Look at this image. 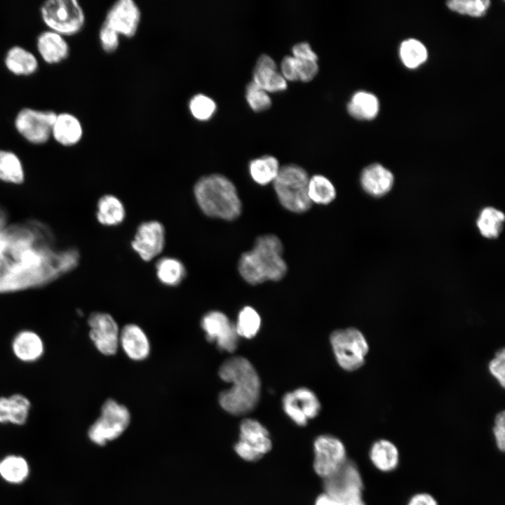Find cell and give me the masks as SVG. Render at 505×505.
Here are the masks:
<instances>
[{
  "mask_svg": "<svg viewBox=\"0 0 505 505\" xmlns=\"http://www.w3.org/2000/svg\"><path fill=\"white\" fill-rule=\"evenodd\" d=\"M76 249L62 248L50 228L36 220L0 231V295L44 287L73 270Z\"/></svg>",
  "mask_w": 505,
  "mask_h": 505,
  "instance_id": "cell-1",
  "label": "cell"
},
{
  "mask_svg": "<svg viewBox=\"0 0 505 505\" xmlns=\"http://www.w3.org/2000/svg\"><path fill=\"white\" fill-rule=\"evenodd\" d=\"M220 378L231 384L219 396L221 407L227 412L241 415L252 411L260 393V380L252 365L241 356L226 360L219 370Z\"/></svg>",
  "mask_w": 505,
  "mask_h": 505,
  "instance_id": "cell-2",
  "label": "cell"
},
{
  "mask_svg": "<svg viewBox=\"0 0 505 505\" xmlns=\"http://www.w3.org/2000/svg\"><path fill=\"white\" fill-rule=\"evenodd\" d=\"M283 245L275 235L260 236L253 248L244 252L238 262L243 278L252 285L267 281H279L286 274L287 265L283 257Z\"/></svg>",
  "mask_w": 505,
  "mask_h": 505,
  "instance_id": "cell-3",
  "label": "cell"
},
{
  "mask_svg": "<svg viewBox=\"0 0 505 505\" xmlns=\"http://www.w3.org/2000/svg\"><path fill=\"white\" fill-rule=\"evenodd\" d=\"M194 195L201 210L210 217L232 220L241 213V202L234 184L222 175L200 179L194 187Z\"/></svg>",
  "mask_w": 505,
  "mask_h": 505,
  "instance_id": "cell-4",
  "label": "cell"
},
{
  "mask_svg": "<svg viewBox=\"0 0 505 505\" xmlns=\"http://www.w3.org/2000/svg\"><path fill=\"white\" fill-rule=\"evenodd\" d=\"M309 180L307 173L299 166L289 164L280 168L273 182L278 201L285 209L301 213L311 208Z\"/></svg>",
  "mask_w": 505,
  "mask_h": 505,
  "instance_id": "cell-5",
  "label": "cell"
},
{
  "mask_svg": "<svg viewBox=\"0 0 505 505\" xmlns=\"http://www.w3.org/2000/svg\"><path fill=\"white\" fill-rule=\"evenodd\" d=\"M44 23L62 36L78 33L85 23V15L76 0H49L41 7Z\"/></svg>",
  "mask_w": 505,
  "mask_h": 505,
  "instance_id": "cell-6",
  "label": "cell"
},
{
  "mask_svg": "<svg viewBox=\"0 0 505 505\" xmlns=\"http://www.w3.org/2000/svg\"><path fill=\"white\" fill-rule=\"evenodd\" d=\"M330 343L342 368L354 371L363 365L369 346L360 330L354 328L337 330L330 335Z\"/></svg>",
  "mask_w": 505,
  "mask_h": 505,
  "instance_id": "cell-7",
  "label": "cell"
},
{
  "mask_svg": "<svg viewBox=\"0 0 505 505\" xmlns=\"http://www.w3.org/2000/svg\"><path fill=\"white\" fill-rule=\"evenodd\" d=\"M323 487L339 505H365L362 497L363 480L351 461L347 460L336 473L323 479Z\"/></svg>",
  "mask_w": 505,
  "mask_h": 505,
  "instance_id": "cell-8",
  "label": "cell"
},
{
  "mask_svg": "<svg viewBox=\"0 0 505 505\" xmlns=\"http://www.w3.org/2000/svg\"><path fill=\"white\" fill-rule=\"evenodd\" d=\"M130 413L128 409L116 401L109 399L102 406L98 419L90 426L88 436L99 445L118 438L128 427Z\"/></svg>",
  "mask_w": 505,
  "mask_h": 505,
  "instance_id": "cell-9",
  "label": "cell"
},
{
  "mask_svg": "<svg viewBox=\"0 0 505 505\" xmlns=\"http://www.w3.org/2000/svg\"><path fill=\"white\" fill-rule=\"evenodd\" d=\"M272 446L266 428L258 421L245 419L240 425V437L234 450L243 459L249 462L259 460Z\"/></svg>",
  "mask_w": 505,
  "mask_h": 505,
  "instance_id": "cell-10",
  "label": "cell"
},
{
  "mask_svg": "<svg viewBox=\"0 0 505 505\" xmlns=\"http://www.w3.org/2000/svg\"><path fill=\"white\" fill-rule=\"evenodd\" d=\"M315 472L323 479L336 473L347 461L343 443L331 435H321L314 443Z\"/></svg>",
  "mask_w": 505,
  "mask_h": 505,
  "instance_id": "cell-11",
  "label": "cell"
},
{
  "mask_svg": "<svg viewBox=\"0 0 505 505\" xmlns=\"http://www.w3.org/2000/svg\"><path fill=\"white\" fill-rule=\"evenodd\" d=\"M57 114L31 108L21 109L16 116L15 126L18 133L31 143L39 144L51 135Z\"/></svg>",
  "mask_w": 505,
  "mask_h": 505,
  "instance_id": "cell-12",
  "label": "cell"
},
{
  "mask_svg": "<svg viewBox=\"0 0 505 505\" xmlns=\"http://www.w3.org/2000/svg\"><path fill=\"white\" fill-rule=\"evenodd\" d=\"M89 337L99 352L106 356L116 354L119 346V330L113 317L95 311L88 318Z\"/></svg>",
  "mask_w": 505,
  "mask_h": 505,
  "instance_id": "cell-13",
  "label": "cell"
},
{
  "mask_svg": "<svg viewBox=\"0 0 505 505\" xmlns=\"http://www.w3.org/2000/svg\"><path fill=\"white\" fill-rule=\"evenodd\" d=\"M201 327L207 339L215 342L220 349L227 352L236 349L238 335L235 324L224 314L218 311L207 313L202 318Z\"/></svg>",
  "mask_w": 505,
  "mask_h": 505,
  "instance_id": "cell-14",
  "label": "cell"
},
{
  "mask_svg": "<svg viewBox=\"0 0 505 505\" xmlns=\"http://www.w3.org/2000/svg\"><path fill=\"white\" fill-rule=\"evenodd\" d=\"M285 414L297 425L304 426L309 419L316 417L321 409L320 402L310 389L301 387L285 394L282 400Z\"/></svg>",
  "mask_w": 505,
  "mask_h": 505,
  "instance_id": "cell-15",
  "label": "cell"
},
{
  "mask_svg": "<svg viewBox=\"0 0 505 505\" xmlns=\"http://www.w3.org/2000/svg\"><path fill=\"white\" fill-rule=\"evenodd\" d=\"M140 19V10L135 1L119 0L108 10L104 22L120 36L130 38L135 35Z\"/></svg>",
  "mask_w": 505,
  "mask_h": 505,
  "instance_id": "cell-16",
  "label": "cell"
},
{
  "mask_svg": "<svg viewBox=\"0 0 505 505\" xmlns=\"http://www.w3.org/2000/svg\"><path fill=\"white\" fill-rule=\"evenodd\" d=\"M164 242L163 225L157 221H150L139 226L131 245L143 260L149 261L161 253Z\"/></svg>",
  "mask_w": 505,
  "mask_h": 505,
  "instance_id": "cell-17",
  "label": "cell"
},
{
  "mask_svg": "<svg viewBox=\"0 0 505 505\" xmlns=\"http://www.w3.org/2000/svg\"><path fill=\"white\" fill-rule=\"evenodd\" d=\"M11 349L18 361L31 364L39 361L44 356L46 346L38 332L30 329H22L12 337Z\"/></svg>",
  "mask_w": 505,
  "mask_h": 505,
  "instance_id": "cell-18",
  "label": "cell"
},
{
  "mask_svg": "<svg viewBox=\"0 0 505 505\" xmlns=\"http://www.w3.org/2000/svg\"><path fill=\"white\" fill-rule=\"evenodd\" d=\"M31 408V400L21 393L0 396V424L23 426L28 421Z\"/></svg>",
  "mask_w": 505,
  "mask_h": 505,
  "instance_id": "cell-19",
  "label": "cell"
},
{
  "mask_svg": "<svg viewBox=\"0 0 505 505\" xmlns=\"http://www.w3.org/2000/svg\"><path fill=\"white\" fill-rule=\"evenodd\" d=\"M252 81L267 93L281 91L287 88V81L277 71L275 61L265 54L257 59Z\"/></svg>",
  "mask_w": 505,
  "mask_h": 505,
  "instance_id": "cell-20",
  "label": "cell"
},
{
  "mask_svg": "<svg viewBox=\"0 0 505 505\" xmlns=\"http://www.w3.org/2000/svg\"><path fill=\"white\" fill-rule=\"evenodd\" d=\"M119 345L128 358L142 361L150 353V344L144 330L135 324L124 326L119 334Z\"/></svg>",
  "mask_w": 505,
  "mask_h": 505,
  "instance_id": "cell-21",
  "label": "cell"
},
{
  "mask_svg": "<svg viewBox=\"0 0 505 505\" xmlns=\"http://www.w3.org/2000/svg\"><path fill=\"white\" fill-rule=\"evenodd\" d=\"M363 189L373 196H382L389 191L393 184V175L380 164L366 167L361 175Z\"/></svg>",
  "mask_w": 505,
  "mask_h": 505,
  "instance_id": "cell-22",
  "label": "cell"
},
{
  "mask_svg": "<svg viewBox=\"0 0 505 505\" xmlns=\"http://www.w3.org/2000/svg\"><path fill=\"white\" fill-rule=\"evenodd\" d=\"M36 46L43 60L55 64L67 58L69 48L63 36L51 30L45 31L37 38Z\"/></svg>",
  "mask_w": 505,
  "mask_h": 505,
  "instance_id": "cell-23",
  "label": "cell"
},
{
  "mask_svg": "<svg viewBox=\"0 0 505 505\" xmlns=\"http://www.w3.org/2000/svg\"><path fill=\"white\" fill-rule=\"evenodd\" d=\"M51 135L62 145L73 146L81 139L83 128L80 121L74 115L61 113L56 115Z\"/></svg>",
  "mask_w": 505,
  "mask_h": 505,
  "instance_id": "cell-24",
  "label": "cell"
},
{
  "mask_svg": "<svg viewBox=\"0 0 505 505\" xmlns=\"http://www.w3.org/2000/svg\"><path fill=\"white\" fill-rule=\"evenodd\" d=\"M370 459L378 470L383 472L392 471L399 463L398 450L391 441L381 439L371 446Z\"/></svg>",
  "mask_w": 505,
  "mask_h": 505,
  "instance_id": "cell-25",
  "label": "cell"
},
{
  "mask_svg": "<svg viewBox=\"0 0 505 505\" xmlns=\"http://www.w3.org/2000/svg\"><path fill=\"white\" fill-rule=\"evenodd\" d=\"M30 466L21 455L8 454L0 459V477L6 483L19 485L29 476Z\"/></svg>",
  "mask_w": 505,
  "mask_h": 505,
  "instance_id": "cell-26",
  "label": "cell"
},
{
  "mask_svg": "<svg viewBox=\"0 0 505 505\" xmlns=\"http://www.w3.org/2000/svg\"><path fill=\"white\" fill-rule=\"evenodd\" d=\"M7 69L15 75L27 76L38 68L36 57L29 50L20 46H13L8 50L5 58Z\"/></svg>",
  "mask_w": 505,
  "mask_h": 505,
  "instance_id": "cell-27",
  "label": "cell"
},
{
  "mask_svg": "<svg viewBox=\"0 0 505 505\" xmlns=\"http://www.w3.org/2000/svg\"><path fill=\"white\" fill-rule=\"evenodd\" d=\"M349 114L360 120L374 119L379 111V102L375 95L365 91L354 93L347 105Z\"/></svg>",
  "mask_w": 505,
  "mask_h": 505,
  "instance_id": "cell-28",
  "label": "cell"
},
{
  "mask_svg": "<svg viewBox=\"0 0 505 505\" xmlns=\"http://www.w3.org/2000/svg\"><path fill=\"white\" fill-rule=\"evenodd\" d=\"M280 170L278 160L272 156H264L251 161L249 173L252 179L260 185L274 182Z\"/></svg>",
  "mask_w": 505,
  "mask_h": 505,
  "instance_id": "cell-29",
  "label": "cell"
},
{
  "mask_svg": "<svg viewBox=\"0 0 505 505\" xmlns=\"http://www.w3.org/2000/svg\"><path fill=\"white\" fill-rule=\"evenodd\" d=\"M125 217L123 205L119 198L112 195L101 197L97 203V218L105 225H116Z\"/></svg>",
  "mask_w": 505,
  "mask_h": 505,
  "instance_id": "cell-30",
  "label": "cell"
},
{
  "mask_svg": "<svg viewBox=\"0 0 505 505\" xmlns=\"http://www.w3.org/2000/svg\"><path fill=\"white\" fill-rule=\"evenodd\" d=\"M308 195L311 203L327 205L335 198L336 190L327 177L315 175L309 178Z\"/></svg>",
  "mask_w": 505,
  "mask_h": 505,
  "instance_id": "cell-31",
  "label": "cell"
},
{
  "mask_svg": "<svg viewBox=\"0 0 505 505\" xmlns=\"http://www.w3.org/2000/svg\"><path fill=\"white\" fill-rule=\"evenodd\" d=\"M156 267L158 278L166 285H177L186 275L182 263L175 258L163 257L159 260Z\"/></svg>",
  "mask_w": 505,
  "mask_h": 505,
  "instance_id": "cell-32",
  "label": "cell"
},
{
  "mask_svg": "<svg viewBox=\"0 0 505 505\" xmlns=\"http://www.w3.org/2000/svg\"><path fill=\"white\" fill-rule=\"evenodd\" d=\"M24 180L22 163L12 152L0 150V180L20 184Z\"/></svg>",
  "mask_w": 505,
  "mask_h": 505,
  "instance_id": "cell-33",
  "label": "cell"
},
{
  "mask_svg": "<svg viewBox=\"0 0 505 505\" xmlns=\"http://www.w3.org/2000/svg\"><path fill=\"white\" fill-rule=\"evenodd\" d=\"M505 217L502 212L492 207L484 208L477 220L481 234L489 238L497 237L502 230Z\"/></svg>",
  "mask_w": 505,
  "mask_h": 505,
  "instance_id": "cell-34",
  "label": "cell"
},
{
  "mask_svg": "<svg viewBox=\"0 0 505 505\" xmlns=\"http://www.w3.org/2000/svg\"><path fill=\"white\" fill-rule=\"evenodd\" d=\"M400 55L407 67L416 68L426 60L427 50L420 41L410 39L401 43Z\"/></svg>",
  "mask_w": 505,
  "mask_h": 505,
  "instance_id": "cell-35",
  "label": "cell"
},
{
  "mask_svg": "<svg viewBox=\"0 0 505 505\" xmlns=\"http://www.w3.org/2000/svg\"><path fill=\"white\" fill-rule=\"evenodd\" d=\"M260 324L258 313L250 307H245L238 314L235 327L238 337L250 339L257 335Z\"/></svg>",
  "mask_w": 505,
  "mask_h": 505,
  "instance_id": "cell-36",
  "label": "cell"
},
{
  "mask_svg": "<svg viewBox=\"0 0 505 505\" xmlns=\"http://www.w3.org/2000/svg\"><path fill=\"white\" fill-rule=\"evenodd\" d=\"M216 108L215 102L202 93L194 95L189 102V109L192 116L200 121L210 119L215 114Z\"/></svg>",
  "mask_w": 505,
  "mask_h": 505,
  "instance_id": "cell-37",
  "label": "cell"
},
{
  "mask_svg": "<svg viewBox=\"0 0 505 505\" xmlns=\"http://www.w3.org/2000/svg\"><path fill=\"white\" fill-rule=\"evenodd\" d=\"M488 0H452L447 2L452 11L471 16L483 15L490 6Z\"/></svg>",
  "mask_w": 505,
  "mask_h": 505,
  "instance_id": "cell-38",
  "label": "cell"
},
{
  "mask_svg": "<svg viewBox=\"0 0 505 505\" xmlns=\"http://www.w3.org/2000/svg\"><path fill=\"white\" fill-rule=\"evenodd\" d=\"M246 100L250 108L255 112H262L269 109L271 100L268 93L253 81L249 83L245 90Z\"/></svg>",
  "mask_w": 505,
  "mask_h": 505,
  "instance_id": "cell-39",
  "label": "cell"
},
{
  "mask_svg": "<svg viewBox=\"0 0 505 505\" xmlns=\"http://www.w3.org/2000/svg\"><path fill=\"white\" fill-rule=\"evenodd\" d=\"M120 35L105 22L99 31V39L102 48L106 53H113L119 46Z\"/></svg>",
  "mask_w": 505,
  "mask_h": 505,
  "instance_id": "cell-40",
  "label": "cell"
},
{
  "mask_svg": "<svg viewBox=\"0 0 505 505\" xmlns=\"http://www.w3.org/2000/svg\"><path fill=\"white\" fill-rule=\"evenodd\" d=\"M295 58L297 81L308 82L312 80L318 71L317 62Z\"/></svg>",
  "mask_w": 505,
  "mask_h": 505,
  "instance_id": "cell-41",
  "label": "cell"
},
{
  "mask_svg": "<svg viewBox=\"0 0 505 505\" xmlns=\"http://www.w3.org/2000/svg\"><path fill=\"white\" fill-rule=\"evenodd\" d=\"M488 368L492 375L495 377L501 387L504 388L505 384V351L504 348L495 354L494 357L489 363Z\"/></svg>",
  "mask_w": 505,
  "mask_h": 505,
  "instance_id": "cell-42",
  "label": "cell"
},
{
  "mask_svg": "<svg viewBox=\"0 0 505 505\" xmlns=\"http://www.w3.org/2000/svg\"><path fill=\"white\" fill-rule=\"evenodd\" d=\"M505 414L501 411L497 415L494 419L493 428L494 436L498 449L504 451L505 449Z\"/></svg>",
  "mask_w": 505,
  "mask_h": 505,
  "instance_id": "cell-43",
  "label": "cell"
},
{
  "mask_svg": "<svg viewBox=\"0 0 505 505\" xmlns=\"http://www.w3.org/2000/svg\"><path fill=\"white\" fill-rule=\"evenodd\" d=\"M292 56L297 59L317 62V55L307 42H300L295 44L292 47Z\"/></svg>",
  "mask_w": 505,
  "mask_h": 505,
  "instance_id": "cell-44",
  "label": "cell"
},
{
  "mask_svg": "<svg viewBox=\"0 0 505 505\" xmlns=\"http://www.w3.org/2000/svg\"><path fill=\"white\" fill-rule=\"evenodd\" d=\"M281 74L287 81H297L295 69V58L292 55H286L281 64Z\"/></svg>",
  "mask_w": 505,
  "mask_h": 505,
  "instance_id": "cell-45",
  "label": "cell"
},
{
  "mask_svg": "<svg viewBox=\"0 0 505 505\" xmlns=\"http://www.w3.org/2000/svg\"><path fill=\"white\" fill-rule=\"evenodd\" d=\"M408 505H438V503L431 494L419 493L410 498Z\"/></svg>",
  "mask_w": 505,
  "mask_h": 505,
  "instance_id": "cell-46",
  "label": "cell"
},
{
  "mask_svg": "<svg viewBox=\"0 0 505 505\" xmlns=\"http://www.w3.org/2000/svg\"><path fill=\"white\" fill-rule=\"evenodd\" d=\"M314 505H339L337 501L328 494L324 492L319 495Z\"/></svg>",
  "mask_w": 505,
  "mask_h": 505,
  "instance_id": "cell-47",
  "label": "cell"
},
{
  "mask_svg": "<svg viewBox=\"0 0 505 505\" xmlns=\"http://www.w3.org/2000/svg\"><path fill=\"white\" fill-rule=\"evenodd\" d=\"M8 215L6 210L0 206V231L7 226Z\"/></svg>",
  "mask_w": 505,
  "mask_h": 505,
  "instance_id": "cell-48",
  "label": "cell"
}]
</instances>
